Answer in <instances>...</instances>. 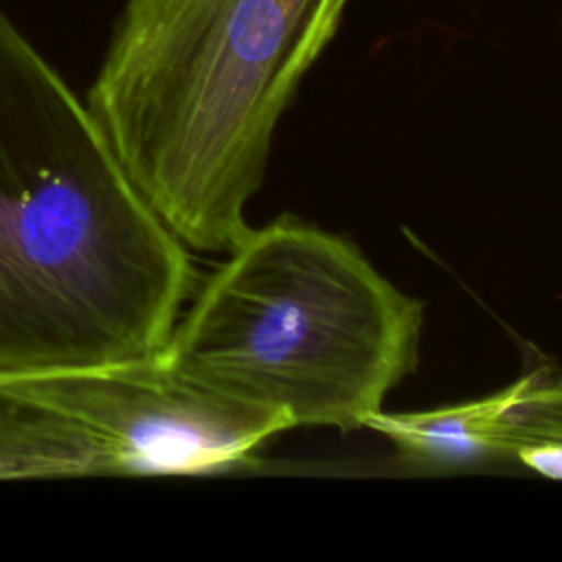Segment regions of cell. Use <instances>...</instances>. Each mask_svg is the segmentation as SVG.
<instances>
[{
    "instance_id": "obj_1",
    "label": "cell",
    "mask_w": 562,
    "mask_h": 562,
    "mask_svg": "<svg viewBox=\"0 0 562 562\" xmlns=\"http://www.w3.org/2000/svg\"><path fill=\"white\" fill-rule=\"evenodd\" d=\"M195 285L86 99L0 7V375L158 360Z\"/></svg>"
},
{
    "instance_id": "obj_2",
    "label": "cell",
    "mask_w": 562,
    "mask_h": 562,
    "mask_svg": "<svg viewBox=\"0 0 562 562\" xmlns=\"http://www.w3.org/2000/svg\"><path fill=\"white\" fill-rule=\"evenodd\" d=\"M349 0H125L86 94L119 165L187 246L250 228L272 138Z\"/></svg>"
},
{
    "instance_id": "obj_3",
    "label": "cell",
    "mask_w": 562,
    "mask_h": 562,
    "mask_svg": "<svg viewBox=\"0 0 562 562\" xmlns=\"http://www.w3.org/2000/svg\"><path fill=\"white\" fill-rule=\"evenodd\" d=\"M195 285L160 362L294 426L367 428L417 367L424 305L342 235L296 217L248 228Z\"/></svg>"
},
{
    "instance_id": "obj_4",
    "label": "cell",
    "mask_w": 562,
    "mask_h": 562,
    "mask_svg": "<svg viewBox=\"0 0 562 562\" xmlns=\"http://www.w3.org/2000/svg\"><path fill=\"white\" fill-rule=\"evenodd\" d=\"M288 428L180 380L160 358L0 375V481L233 472Z\"/></svg>"
},
{
    "instance_id": "obj_5",
    "label": "cell",
    "mask_w": 562,
    "mask_h": 562,
    "mask_svg": "<svg viewBox=\"0 0 562 562\" xmlns=\"http://www.w3.org/2000/svg\"><path fill=\"white\" fill-rule=\"evenodd\" d=\"M518 393V380L485 397L426 411L369 417L367 428L389 437L397 454L424 468L472 465L501 459L507 411Z\"/></svg>"
},
{
    "instance_id": "obj_6",
    "label": "cell",
    "mask_w": 562,
    "mask_h": 562,
    "mask_svg": "<svg viewBox=\"0 0 562 562\" xmlns=\"http://www.w3.org/2000/svg\"><path fill=\"white\" fill-rule=\"evenodd\" d=\"M501 459H514L540 476L562 481V375L531 371L518 378Z\"/></svg>"
}]
</instances>
